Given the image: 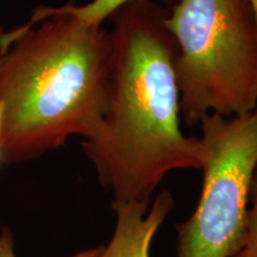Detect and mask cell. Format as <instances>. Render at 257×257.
<instances>
[{
	"instance_id": "cell-1",
	"label": "cell",
	"mask_w": 257,
	"mask_h": 257,
	"mask_svg": "<svg viewBox=\"0 0 257 257\" xmlns=\"http://www.w3.org/2000/svg\"><path fill=\"white\" fill-rule=\"evenodd\" d=\"M169 8L153 0L110 16L107 107L98 134L80 143L113 201L150 202L173 170L201 169L206 148L180 120L176 43L166 28Z\"/></svg>"
},
{
	"instance_id": "cell-2",
	"label": "cell",
	"mask_w": 257,
	"mask_h": 257,
	"mask_svg": "<svg viewBox=\"0 0 257 257\" xmlns=\"http://www.w3.org/2000/svg\"><path fill=\"white\" fill-rule=\"evenodd\" d=\"M110 32L69 15H53L0 40V162L21 163L91 140L107 107Z\"/></svg>"
},
{
	"instance_id": "cell-3",
	"label": "cell",
	"mask_w": 257,
	"mask_h": 257,
	"mask_svg": "<svg viewBox=\"0 0 257 257\" xmlns=\"http://www.w3.org/2000/svg\"><path fill=\"white\" fill-rule=\"evenodd\" d=\"M166 28L176 43L180 115L236 117L257 106V23L250 0H179Z\"/></svg>"
},
{
	"instance_id": "cell-4",
	"label": "cell",
	"mask_w": 257,
	"mask_h": 257,
	"mask_svg": "<svg viewBox=\"0 0 257 257\" xmlns=\"http://www.w3.org/2000/svg\"><path fill=\"white\" fill-rule=\"evenodd\" d=\"M201 194L192 216L176 224V257H234L246 236L249 195L257 169V113L208 114Z\"/></svg>"
},
{
	"instance_id": "cell-5",
	"label": "cell",
	"mask_w": 257,
	"mask_h": 257,
	"mask_svg": "<svg viewBox=\"0 0 257 257\" xmlns=\"http://www.w3.org/2000/svg\"><path fill=\"white\" fill-rule=\"evenodd\" d=\"M115 213L113 236L100 257H149L152 242L174 208V198L167 189L149 202L112 201Z\"/></svg>"
},
{
	"instance_id": "cell-6",
	"label": "cell",
	"mask_w": 257,
	"mask_h": 257,
	"mask_svg": "<svg viewBox=\"0 0 257 257\" xmlns=\"http://www.w3.org/2000/svg\"><path fill=\"white\" fill-rule=\"evenodd\" d=\"M140 0H91L85 5L66 4L62 6H47L37 5L32 11L31 17L25 28L35 27L37 23L44 21L53 15H69L75 17L79 21L88 25H102L106 19L110 18L115 10H118L125 4ZM167 6L172 8L179 0H161Z\"/></svg>"
},
{
	"instance_id": "cell-7",
	"label": "cell",
	"mask_w": 257,
	"mask_h": 257,
	"mask_svg": "<svg viewBox=\"0 0 257 257\" xmlns=\"http://www.w3.org/2000/svg\"><path fill=\"white\" fill-rule=\"evenodd\" d=\"M234 257H257V169L250 187L245 242L242 250Z\"/></svg>"
},
{
	"instance_id": "cell-8",
	"label": "cell",
	"mask_w": 257,
	"mask_h": 257,
	"mask_svg": "<svg viewBox=\"0 0 257 257\" xmlns=\"http://www.w3.org/2000/svg\"><path fill=\"white\" fill-rule=\"evenodd\" d=\"M104 245L82 250L75 255L69 257H100ZM0 257H17L15 252V242L11 230L9 227L0 226Z\"/></svg>"
},
{
	"instance_id": "cell-9",
	"label": "cell",
	"mask_w": 257,
	"mask_h": 257,
	"mask_svg": "<svg viewBox=\"0 0 257 257\" xmlns=\"http://www.w3.org/2000/svg\"><path fill=\"white\" fill-rule=\"evenodd\" d=\"M3 120H4V105L0 102V142H2V134H3Z\"/></svg>"
},
{
	"instance_id": "cell-10",
	"label": "cell",
	"mask_w": 257,
	"mask_h": 257,
	"mask_svg": "<svg viewBox=\"0 0 257 257\" xmlns=\"http://www.w3.org/2000/svg\"><path fill=\"white\" fill-rule=\"evenodd\" d=\"M250 4H251L253 15H255V19H256V23H257V0H250ZM255 112L257 113V106L255 108Z\"/></svg>"
},
{
	"instance_id": "cell-11",
	"label": "cell",
	"mask_w": 257,
	"mask_h": 257,
	"mask_svg": "<svg viewBox=\"0 0 257 257\" xmlns=\"http://www.w3.org/2000/svg\"><path fill=\"white\" fill-rule=\"evenodd\" d=\"M5 35V30H4V28L2 27V25H0V40H2L3 38V36H4Z\"/></svg>"
}]
</instances>
